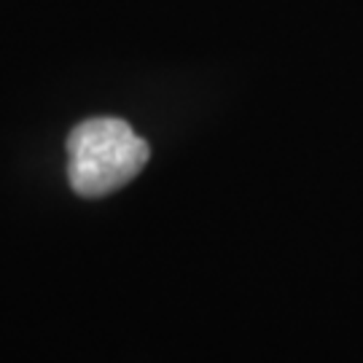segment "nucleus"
Returning a JSON list of instances; mask_svg holds the SVG:
<instances>
[{
    "mask_svg": "<svg viewBox=\"0 0 363 363\" xmlns=\"http://www.w3.org/2000/svg\"><path fill=\"white\" fill-rule=\"evenodd\" d=\"M148 159L151 148L127 121L86 118L67 138V181L78 196L100 199L135 181Z\"/></svg>",
    "mask_w": 363,
    "mask_h": 363,
    "instance_id": "obj_1",
    "label": "nucleus"
}]
</instances>
